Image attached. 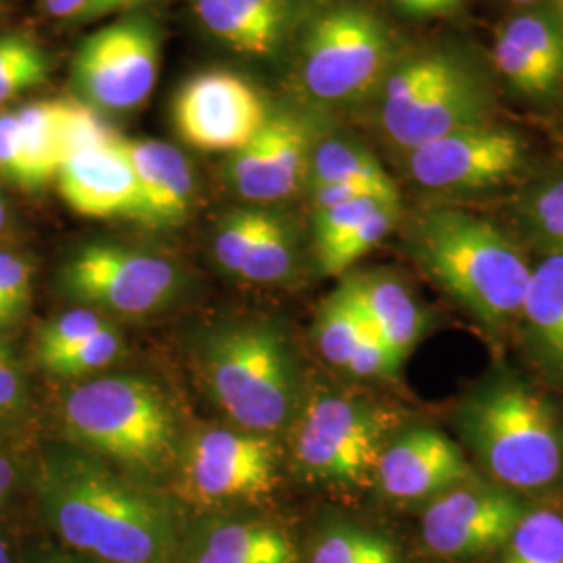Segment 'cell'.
I'll return each instance as SVG.
<instances>
[{"label": "cell", "instance_id": "7a4b0ae2", "mask_svg": "<svg viewBox=\"0 0 563 563\" xmlns=\"http://www.w3.org/2000/svg\"><path fill=\"white\" fill-rule=\"evenodd\" d=\"M455 423L486 481L523 499H544L563 483V422L532 384L495 376L457 407Z\"/></svg>", "mask_w": 563, "mask_h": 563}, {"label": "cell", "instance_id": "6da1fadb", "mask_svg": "<svg viewBox=\"0 0 563 563\" xmlns=\"http://www.w3.org/2000/svg\"><path fill=\"white\" fill-rule=\"evenodd\" d=\"M42 509L60 541L99 563H174L180 518L142 478L81 451H55L38 474Z\"/></svg>", "mask_w": 563, "mask_h": 563}, {"label": "cell", "instance_id": "7c38bea8", "mask_svg": "<svg viewBox=\"0 0 563 563\" xmlns=\"http://www.w3.org/2000/svg\"><path fill=\"white\" fill-rule=\"evenodd\" d=\"M528 151L520 130L486 121L405 153V167L426 190L481 192L516 178L528 162Z\"/></svg>", "mask_w": 563, "mask_h": 563}, {"label": "cell", "instance_id": "f1b7e54d", "mask_svg": "<svg viewBox=\"0 0 563 563\" xmlns=\"http://www.w3.org/2000/svg\"><path fill=\"white\" fill-rule=\"evenodd\" d=\"M495 563H563V511L528 505Z\"/></svg>", "mask_w": 563, "mask_h": 563}, {"label": "cell", "instance_id": "ffe728a7", "mask_svg": "<svg viewBox=\"0 0 563 563\" xmlns=\"http://www.w3.org/2000/svg\"><path fill=\"white\" fill-rule=\"evenodd\" d=\"M120 142L139 181L141 223L174 228L186 222L197 190L195 172L186 155L167 142Z\"/></svg>", "mask_w": 563, "mask_h": 563}, {"label": "cell", "instance_id": "ac0fdd59", "mask_svg": "<svg viewBox=\"0 0 563 563\" xmlns=\"http://www.w3.org/2000/svg\"><path fill=\"white\" fill-rule=\"evenodd\" d=\"M120 141L78 148L60 165V197L78 216L141 222L139 181Z\"/></svg>", "mask_w": 563, "mask_h": 563}, {"label": "cell", "instance_id": "d6986e66", "mask_svg": "<svg viewBox=\"0 0 563 563\" xmlns=\"http://www.w3.org/2000/svg\"><path fill=\"white\" fill-rule=\"evenodd\" d=\"M202 27L232 51L269 59L297 32L302 21L301 0H195Z\"/></svg>", "mask_w": 563, "mask_h": 563}, {"label": "cell", "instance_id": "3957f363", "mask_svg": "<svg viewBox=\"0 0 563 563\" xmlns=\"http://www.w3.org/2000/svg\"><path fill=\"white\" fill-rule=\"evenodd\" d=\"M411 253L488 332L518 323L532 267L495 223L455 207L430 209L411 228Z\"/></svg>", "mask_w": 563, "mask_h": 563}, {"label": "cell", "instance_id": "4dcf8cb0", "mask_svg": "<svg viewBox=\"0 0 563 563\" xmlns=\"http://www.w3.org/2000/svg\"><path fill=\"white\" fill-rule=\"evenodd\" d=\"M399 218H401V202H383L380 207H376L351 236H346L339 246L318 257L322 274L325 276L344 274L351 265L360 262L376 244H380L390 234V230L397 225Z\"/></svg>", "mask_w": 563, "mask_h": 563}, {"label": "cell", "instance_id": "1f68e13d", "mask_svg": "<svg viewBox=\"0 0 563 563\" xmlns=\"http://www.w3.org/2000/svg\"><path fill=\"white\" fill-rule=\"evenodd\" d=\"M123 355V336L115 323H107L97 334L42 363L46 372L59 378H84L113 365Z\"/></svg>", "mask_w": 563, "mask_h": 563}, {"label": "cell", "instance_id": "7bdbcfd3", "mask_svg": "<svg viewBox=\"0 0 563 563\" xmlns=\"http://www.w3.org/2000/svg\"><path fill=\"white\" fill-rule=\"evenodd\" d=\"M90 0H44L48 13L53 18L67 20V18H78L84 13V9L88 7Z\"/></svg>", "mask_w": 563, "mask_h": 563}, {"label": "cell", "instance_id": "681fc988", "mask_svg": "<svg viewBox=\"0 0 563 563\" xmlns=\"http://www.w3.org/2000/svg\"><path fill=\"white\" fill-rule=\"evenodd\" d=\"M553 2H555V4H558V9H560V13H562V18H563V0H553Z\"/></svg>", "mask_w": 563, "mask_h": 563}, {"label": "cell", "instance_id": "c3c4849f", "mask_svg": "<svg viewBox=\"0 0 563 563\" xmlns=\"http://www.w3.org/2000/svg\"><path fill=\"white\" fill-rule=\"evenodd\" d=\"M4 222H7V207H4V201H2V197H0V232H2V228H4Z\"/></svg>", "mask_w": 563, "mask_h": 563}, {"label": "cell", "instance_id": "e0dca14e", "mask_svg": "<svg viewBox=\"0 0 563 563\" xmlns=\"http://www.w3.org/2000/svg\"><path fill=\"white\" fill-rule=\"evenodd\" d=\"M474 476L460 444L441 430L409 428L386 444L374 486L393 504L423 507Z\"/></svg>", "mask_w": 563, "mask_h": 563}, {"label": "cell", "instance_id": "7402d4cb", "mask_svg": "<svg viewBox=\"0 0 563 563\" xmlns=\"http://www.w3.org/2000/svg\"><path fill=\"white\" fill-rule=\"evenodd\" d=\"M316 342L325 362L357 380L393 378L401 369V363L342 288L323 302L318 313Z\"/></svg>", "mask_w": 563, "mask_h": 563}, {"label": "cell", "instance_id": "d4e9b609", "mask_svg": "<svg viewBox=\"0 0 563 563\" xmlns=\"http://www.w3.org/2000/svg\"><path fill=\"white\" fill-rule=\"evenodd\" d=\"M518 323L532 360L563 378V253H547L530 269Z\"/></svg>", "mask_w": 563, "mask_h": 563}, {"label": "cell", "instance_id": "9c48e42d", "mask_svg": "<svg viewBox=\"0 0 563 563\" xmlns=\"http://www.w3.org/2000/svg\"><path fill=\"white\" fill-rule=\"evenodd\" d=\"M60 286L74 301L107 318H146L178 297L181 272L151 251L90 242L60 267Z\"/></svg>", "mask_w": 563, "mask_h": 563}, {"label": "cell", "instance_id": "8d00e7d4", "mask_svg": "<svg viewBox=\"0 0 563 563\" xmlns=\"http://www.w3.org/2000/svg\"><path fill=\"white\" fill-rule=\"evenodd\" d=\"M34 265L25 257L0 251V325H9L27 309L32 299Z\"/></svg>", "mask_w": 563, "mask_h": 563}, {"label": "cell", "instance_id": "4fadbf2b", "mask_svg": "<svg viewBox=\"0 0 563 563\" xmlns=\"http://www.w3.org/2000/svg\"><path fill=\"white\" fill-rule=\"evenodd\" d=\"M159 59L157 25L148 18H128L81 42L74 78L86 101L104 111H130L151 97Z\"/></svg>", "mask_w": 563, "mask_h": 563}, {"label": "cell", "instance_id": "277c9868", "mask_svg": "<svg viewBox=\"0 0 563 563\" xmlns=\"http://www.w3.org/2000/svg\"><path fill=\"white\" fill-rule=\"evenodd\" d=\"M493 69L457 42H441L395 60L380 84V128L401 153L457 130L493 121Z\"/></svg>", "mask_w": 563, "mask_h": 563}, {"label": "cell", "instance_id": "8992f818", "mask_svg": "<svg viewBox=\"0 0 563 563\" xmlns=\"http://www.w3.org/2000/svg\"><path fill=\"white\" fill-rule=\"evenodd\" d=\"M63 423L84 451L139 478L165 474L181 453L172 402L141 376H102L76 386L63 401Z\"/></svg>", "mask_w": 563, "mask_h": 563}, {"label": "cell", "instance_id": "b9f144b4", "mask_svg": "<svg viewBox=\"0 0 563 563\" xmlns=\"http://www.w3.org/2000/svg\"><path fill=\"white\" fill-rule=\"evenodd\" d=\"M139 2H142V0H90L80 18L81 20H97V18H102V15L130 9V7L139 4Z\"/></svg>", "mask_w": 563, "mask_h": 563}, {"label": "cell", "instance_id": "484cf974", "mask_svg": "<svg viewBox=\"0 0 563 563\" xmlns=\"http://www.w3.org/2000/svg\"><path fill=\"white\" fill-rule=\"evenodd\" d=\"M20 121L21 144L30 174V190H41L57 180L65 162V101L32 102L15 111Z\"/></svg>", "mask_w": 563, "mask_h": 563}, {"label": "cell", "instance_id": "cb8c5ba5", "mask_svg": "<svg viewBox=\"0 0 563 563\" xmlns=\"http://www.w3.org/2000/svg\"><path fill=\"white\" fill-rule=\"evenodd\" d=\"M176 562L299 563V551L290 534L276 523L223 520L205 523L195 537L181 541Z\"/></svg>", "mask_w": 563, "mask_h": 563}, {"label": "cell", "instance_id": "60d3db41", "mask_svg": "<svg viewBox=\"0 0 563 563\" xmlns=\"http://www.w3.org/2000/svg\"><path fill=\"white\" fill-rule=\"evenodd\" d=\"M397 9L411 18H439L460 9L463 0H393Z\"/></svg>", "mask_w": 563, "mask_h": 563}, {"label": "cell", "instance_id": "ee69618b", "mask_svg": "<svg viewBox=\"0 0 563 563\" xmlns=\"http://www.w3.org/2000/svg\"><path fill=\"white\" fill-rule=\"evenodd\" d=\"M13 478H15L13 463L9 462V457L0 451V501H2L4 495L11 490Z\"/></svg>", "mask_w": 563, "mask_h": 563}, {"label": "cell", "instance_id": "9a60e30c", "mask_svg": "<svg viewBox=\"0 0 563 563\" xmlns=\"http://www.w3.org/2000/svg\"><path fill=\"white\" fill-rule=\"evenodd\" d=\"M493 71L523 101L549 104L563 90V18L553 0L516 9L495 30Z\"/></svg>", "mask_w": 563, "mask_h": 563}, {"label": "cell", "instance_id": "d590c367", "mask_svg": "<svg viewBox=\"0 0 563 563\" xmlns=\"http://www.w3.org/2000/svg\"><path fill=\"white\" fill-rule=\"evenodd\" d=\"M107 323H111L107 316H102L95 309H88V307L71 309V311L63 313L57 320H53L42 328L38 349H36L38 360L44 363L57 357L63 351L97 334Z\"/></svg>", "mask_w": 563, "mask_h": 563}, {"label": "cell", "instance_id": "4316f807", "mask_svg": "<svg viewBox=\"0 0 563 563\" xmlns=\"http://www.w3.org/2000/svg\"><path fill=\"white\" fill-rule=\"evenodd\" d=\"M299 234L288 218L265 211L262 230L244 257L239 276L257 284H280L290 280L299 269Z\"/></svg>", "mask_w": 563, "mask_h": 563}, {"label": "cell", "instance_id": "f35d334b", "mask_svg": "<svg viewBox=\"0 0 563 563\" xmlns=\"http://www.w3.org/2000/svg\"><path fill=\"white\" fill-rule=\"evenodd\" d=\"M0 176L30 190V174L15 111H0Z\"/></svg>", "mask_w": 563, "mask_h": 563}, {"label": "cell", "instance_id": "836d02e7", "mask_svg": "<svg viewBox=\"0 0 563 563\" xmlns=\"http://www.w3.org/2000/svg\"><path fill=\"white\" fill-rule=\"evenodd\" d=\"M383 202L390 201L360 197L313 209V239L318 257L339 246L346 236H351L362 225L363 220Z\"/></svg>", "mask_w": 563, "mask_h": 563}, {"label": "cell", "instance_id": "8fae6325", "mask_svg": "<svg viewBox=\"0 0 563 563\" xmlns=\"http://www.w3.org/2000/svg\"><path fill=\"white\" fill-rule=\"evenodd\" d=\"M280 470L269 434L242 428H207L181 449L180 493L192 504L225 505L267 497Z\"/></svg>", "mask_w": 563, "mask_h": 563}, {"label": "cell", "instance_id": "ba28073f", "mask_svg": "<svg viewBox=\"0 0 563 563\" xmlns=\"http://www.w3.org/2000/svg\"><path fill=\"white\" fill-rule=\"evenodd\" d=\"M390 27L360 4L316 18L302 41L299 74L309 97L325 104L362 101L380 88L397 60Z\"/></svg>", "mask_w": 563, "mask_h": 563}, {"label": "cell", "instance_id": "52a82bcc", "mask_svg": "<svg viewBox=\"0 0 563 563\" xmlns=\"http://www.w3.org/2000/svg\"><path fill=\"white\" fill-rule=\"evenodd\" d=\"M405 422L401 409L365 393L320 386L302 397L290 423V453L302 481L355 493L374 486L386 444Z\"/></svg>", "mask_w": 563, "mask_h": 563}, {"label": "cell", "instance_id": "7dc6e473", "mask_svg": "<svg viewBox=\"0 0 563 563\" xmlns=\"http://www.w3.org/2000/svg\"><path fill=\"white\" fill-rule=\"evenodd\" d=\"M0 563H13V558H11V551H9V547H7V543L2 541V537H0Z\"/></svg>", "mask_w": 563, "mask_h": 563}, {"label": "cell", "instance_id": "d6a6232c", "mask_svg": "<svg viewBox=\"0 0 563 563\" xmlns=\"http://www.w3.org/2000/svg\"><path fill=\"white\" fill-rule=\"evenodd\" d=\"M48 78V60L36 42L23 36L0 38V107Z\"/></svg>", "mask_w": 563, "mask_h": 563}, {"label": "cell", "instance_id": "f546056e", "mask_svg": "<svg viewBox=\"0 0 563 563\" xmlns=\"http://www.w3.org/2000/svg\"><path fill=\"white\" fill-rule=\"evenodd\" d=\"M523 232L547 253H563V174L532 184L518 202Z\"/></svg>", "mask_w": 563, "mask_h": 563}, {"label": "cell", "instance_id": "30bf717a", "mask_svg": "<svg viewBox=\"0 0 563 563\" xmlns=\"http://www.w3.org/2000/svg\"><path fill=\"white\" fill-rule=\"evenodd\" d=\"M530 501L478 476L423 505V551L443 563H476L497 555Z\"/></svg>", "mask_w": 563, "mask_h": 563}, {"label": "cell", "instance_id": "bcb514c9", "mask_svg": "<svg viewBox=\"0 0 563 563\" xmlns=\"http://www.w3.org/2000/svg\"><path fill=\"white\" fill-rule=\"evenodd\" d=\"M505 2L511 4L514 9H526V7H534V4H539L543 0H505Z\"/></svg>", "mask_w": 563, "mask_h": 563}, {"label": "cell", "instance_id": "f6af8a7d", "mask_svg": "<svg viewBox=\"0 0 563 563\" xmlns=\"http://www.w3.org/2000/svg\"><path fill=\"white\" fill-rule=\"evenodd\" d=\"M53 563H99L95 562V560H88V558H81V555H65V558H59V560H55Z\"/></svg>", "mask_w": 563, "mask_h": 563}, {"label": "cell", "instance_id": "83f0119b", "mask_svg": "<svg viewBox=\"0 0 563 563\" xmlns=\"http://www.w3.org/2000/svg\"><path fill=\"white\" fill-rule=\"evenodd\" d=\"M307 563H405L386 534L353 522L323 526Z\"/></svg>", "mask_w": 563, "mask_h": 563}, {"label": "cell", "instance_id": "44dd1931", "mask_svg": "<svg viewBox=\"0 0 563 563\" xmlns=\"http://www.w3.org/2000/svg\"><path fill=\"white\" fill-rule=\"evenodd\" d=\"M305 186L311 190L313 209L360 197L401 202L399 188L383 163L351 139H323L313 144Z\"/></svg>", "mask_w": 563, "mask_h": 563}, {"label": "cell", "instance_id": "5bb4252c", "mask_svg": "<svg viewBox=\"0 0 563 563\" xmlns=\"http://www.w3.org/2000/svg\"><path fill=\"white\" fill-rule=\"evenodd\" d=\"M269 118L251 84L230 71H205L181 86L174 121L181 141L205 153H236Z\"/></svg>", "mask_w": 563, "mask_h": 563}, {"label": "cell", "instance_id": "ab89813d", "mask_svg": "<svg viewBox=\"0 0 563 563\" xmlns=\"http://www.w3.org/2000/svg\"><path fill=\"white\" fill-rule=\"evenodd\" d=\"M23 401V380L20 365L15 362L11 349L0 342V413H9Z\"/></svg>", "mask_w": 563, "mask_h": 563}, {"label": "cell", "instance_id": "603a6c76", "mask_svg": "<svg viewBox=\"0 0 563 563\" xmlns=\"http://www.w3.org/2000/svg\"><path fill=\"white\" fill-rule=\"evenodd\" d=\"M341 288L402 365L426 330V313L409 286L395 274L369 272L346 278Z\"/></svg>", "mask_w": 563, "mask_h": 563}, {"label": "cell", "instance_id": "5b68a950", "mask_svg": "<svg viewBox=\"0 0 563 563\" xmlns=\"http://www.w3.org/2000/svg\"><path fill=\"white\" fill-rule=\"evenodd\" d=\"M197 367L211 399L242 430L276 437L305 397L292 344L260 318L209 328L197 344Z\"/></svg>", "mask_w": 563, "mask_h": 563}, {"label": "cell", "instance_id": "e575fe53", "mask_svg": "<svg viewBox=\"0 0 563 563\" xmlns=\"http://www.w3.org/2000/svg\"><path fill=\"white\" fill-rule=\"evenodd\" d=\"M267 209H239L223 218L213 242L216 260L228 274L241 272L244 257L249 255L265 220Z\"/></svg>", "mask_w": 563, "mask_h": 563}, {"label": "cell", "instance_id": "74e56055", "mask_svg": "<svg viewBox=\"0 0 563 563\" xmlns=\"http://www.w3.org/2000/svg\"><path fill=\"white\" fill-rule=\"evenodd\" d=\"M63 132H65V151L67 155L88 148L115 142L120 136L92 113V109L84 107L80 102L65 101V118H63ZM65 155V157H67Z\"/></svg>", "mask_w": 563, "mask_h": 563}, {"label": "cell", "instance_id": "2e32d148", "mask_svg": "<svg viewBox=\"0 0 563 563\" xmlns=\"http://www.w3.org/2000/svg\"><path fill=\"white\" fill-rule=\"evenodd\" d=\"M313 144L311 130L297 115H269L257 136L232 153L228 184L246 201H284L305 186Z\"/></svg>", "mask_w": 563, "mask_h": 563}]
</instances>
